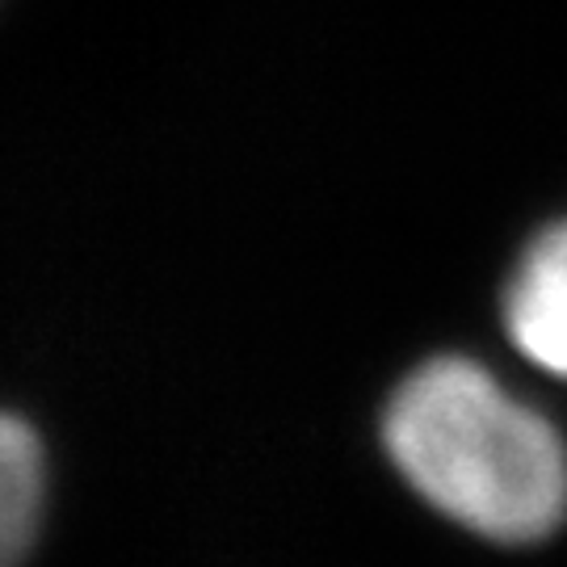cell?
Wrapping results in <instances>:
<instances>
[{
    "label": "cell",
    "mask_w": 567,
    "mask_h": 567,
    "mask_svg": "<svg viewBox=\"0 0 567 567\" xmlns=\"http://www.w3.org/2000/svg\"><path fill=\"white\" fill-rule=\"evenodd\" d=\"M47 513V450L39 429L0 412V567H18L39 543Z\"/></svg>",
    "instance_id": "3"
},
{
    "label": "cell",
    "mask_w": 567,
    "mask_h": 567,
    "mask_svg": "<svg viewBox=\"0 0 567 567\" xmlns=\"http://www.w3.org/2000/svg\"><path fill=\"white\" fill-rule=\"evenodd\" d=\"M505 324L529 362L567 379V224L547 227L513 269Z\"/></svg>",
    "instance_id": "2"
},
{
    "label": "cell",
    "mask_w": 567,
    "mask_h": 567,
    "mask_svg": "<svg viewBox=\"0 0 567 567\" xmlns=\"http://www.w3.org/2000/svg\"><path fill=\"white\" fill-rule=\"evenodd\" d=\"M383 446L412 492L492 543H538L567 517V446L471 358L442 353L395 386Z\"/></svg>",
    "instance_id": "1"
}]
</instances>
